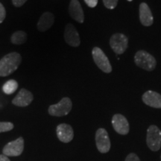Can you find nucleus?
<instances>
[{"label":"nucleus","mask_w":161,"mask_h":161,"mask_svg":"<svg viewBox=\"0 0 161 161\" xmlns=\"http://www.w3.org/2000/svg\"><path fill=\"white\" fill-rule=\"evenodd\" d=\"M0 161H11L7 156L4 154H0Z\"/></svg>","instance_id":"obj_25"},{"label":"nucleus","mask_w":161,"mask_h":161,"mask_svg":"<svg viewBox=\"0 0 161 161\" xmlns=\"http://www.w3.org/2000/svg\"><path fill=\"white\" fill-rule=\"evenodd\" d=\"M103 3L108 9H114L117 5L118 0H103Z\"/></svg>","instance_id":"obj_20"},{"label":"nucleus","mask_w":161,"mask_h":161,"mask_svg":"<svg viewBox=\"0 0 161 161\" xmlns=\"http://www.w3.org/2000/svg\"><path fill=\"white\" fill-rule=\"evenodd\" d=\"M24 150V139L20 136L17 140L9 142L3 149L4 155L7 157H18L21 155Z\"/></svg>","instance_id":"obj_8"},{"label":"nucleus","mask_w":161,"mask_h":161,"mask_svg":"<svg viewBox=\"0 0 161 161\" xmlns=\"http://www.w3.org/2000/svg\"><path fill=\"white\" fill-rule=\"evenodd\" d=\"M22 62L21 55L17 52L8 54L0 60V76L5 77L17 69Z\"/></svg>","instance_id":"obj_1"},{"label":"nucleus","mask_w":161,"mask_h":161,"mask_svg":"<svg viewBox=\"0 0 161 161\" xmlns=\"http://www.w3.org/2000/svg\"><path fill=\"white\" fill-rule=\"evenodd\" d=\"M125 161H140L139 157L134 153H130L126 157L125 160Z\"/></svg>","instance_id":"obj_21"},{"label":"nucleus","mask_w":161,"mask_h":161,"mask_svg":"<svg viewBox=\"0 0 161 161\" xmlns=\"http://www.w3.org/2000/svg\"><path fill=\"white\" fill-rule=\"evenodd\" d=\"M26 1H27V0H12L13 4L14 5V6H16V7H20V6L23 5V4H25Z\"/></svg>","instance_id":"obj_24"},{"label":"nucleus","mask_w":161,"mask_h":161,"mask_svg":"<svg viewBox=\"0 0 161 161\" xmlns=\"http://www.w3.org/2000/svg\"><path fill=\"white\" fill-rule=\"evenodd\" d=\"M140 19L142 25L151 26L154 23L152 11L146 3H142L140 5Z\"/></svg>","instance_id":"obj_15"},{"label":"nucleus","mask_w":161,"mask_h":161,"mask_svg":"<svg viewBox=\"0 0 161 161\" xmlns=\"http://www.w3.org/2000/svg\"><path fill=\"white\" fill-rule=\"evenodd\" d=\"M92 55L94 62L102 72L110 73L112 71V66L110 65L109 60L100 48L94 47L92 49Z\"/></svg>","instance_id":"obj_5"},{"label":"nucleus","mask_w":161,"mask_h":161,"mask_svg":"<svg viewBox=\"0 0 161 161\" xmlns=\"http://www.w3.org/2000/svg\"><path fill=\"white\" fill-rule=\"evenodd\" d=\"M146 143L153 152H158L161 148V130L158 126L150 125L147 130Z\"/></svg>","instance_id":"obj_3"},{"label":"nucleus","mask_w":161,"mask_h":161,"mask_svg":"<svg viewBox=\"0 0 161 161\" xmlns=\"http://www.w3.org/2000/svg\"><path fill=\"white\" fill-rule=\"evenodd\" d=\"M33 99V95L31 92L25 89H21L12 100V104L17 107H27L31 103Z\"/></svg>","instance_id":"obj_12"},{"label":"nucleus","mask_w":161,"mask_h":161,"mask_svg":"<svg viewBox=\"0 0 161 161\" xmlns=\"http://www.w3.org/2000/svg\"><path fill=\"white\" fill-rule=\"evenodd\" d=\"M58 140L64 143L71 142L74 137V131L72 126L68 124L62 123L58 125L56 129Z\"/></svg>","instance_id":"obj_11"},{"label":"nucleus","mask_w":161,"mask_h":161,"mask_svg":"<svg viewBox=\"0 0 161 161\" xmlns=\"http://www.w3.org/2000/svg\"><path fill=\"white\" fill-rule=\"evenodd\" d=\"M18 88V83L15 80H9L4 84L3 86V90L5 94L11 95L14 93Z\"/></svg>","instance_id":"obj_18"},{"label":"nucleus","mask_w":161,"mask_h":161,"mask_svg":"<svg viewBox=\"0 0 161 161\" xmlns=\"http://www.w3.org/2000/svg\"><path fill=\"white\" fill-rule=\"evenodd\" d=\"M96 144L98 152L102 154H105L110 151L111 146L110 137L104 128H98L96 130Z\"/></svg>","instance_id":"obj_6"},{"label":"nucleus","mask_w":161,"mask_h":161,"mask_svg":"<svg viewBox=\"0 0 161 161\" xmlns=\"http://www.w3.org/2000/svg\"><path fill=\"white\" fill-rule=\"evenodd\" d=\"M11 43L15 44V45H21V44L25 43L27 40V35L25 32L23 31H16L11 36Z\"/></svg>","instance_id":"obj_17"},{"label":"nucleus","mask_w":161,"mask_h":161,"mask_svg":"<svg viewBox=\"0 0 161 161\" xmlns=\"http://www.w3.org/2000/svg\"><path fill=\"white\" fill-rule=\"evenodd\" d=\"M110 46L116 54H123L128 46V37L123 34H114L110 39Z\"/></svg>","instance_id":"obj_7"},{"label":"nucleus","mask_w":161,"mask_h":161,"mask_svg":"<svg viewBox=\"0 0 161 161\" xmlns=\"http://www.w3.org/2000/svg\"><path fill=\"white\" fill-rule=\"evenodd\" d=\"M160 159H161V155H160Z\"/></svg>","instance_id":"obj_27"},{"label":"nucleus","mask_w":161,"mask_h":161,"mask_svg":"<svg viewBox=\"0 0 161 161\" xmlns=\"http://www.w3.org/2000/svg\"><path fill=\"white\" fill-rule=\"evenodd\" d=\"M6 16V11L5 8L3 5V4L0 3V23H2L3 22V20L5 19Z\"/></svg>","instance_id":"obj_22"},{"label":"nucleus","mask_w":161,"mask_h":161,"mask_svg":"<svg viewBox=\"0 0 161 161\" xmlns=\"http://www.w3.org/2000/svg\"><path fill=\"white\" fill-rule=\"evenodd\" d=\"M142 98L146 105L154 108H161V95L158 92L148 90L142 95Z\"/></svg>","instance_id":"obj_13"},{"label":"nucleus","mask_w":161,"mask_h":161,"mask_svg":"<svg viewBox=\"0 0 161 161\" xmlns=\"http://www.w3.org/2000/svg\"><path fill=\"white\" fill-rule=\"evenodd\" d=\"M134 62L139 67L147 71H152L155 69L157 61L155 58L144 50H140L135 54Z\"/></svg>","instance_id":"obj_2"},{"label":"nucleus","mask_w":161,"mask_h":161,"mask_svg":"<svg viewBox=\"0 0 161 161\" xmlns=\"http://www.w3.org/2000/svg\"><path fill=\"white\" fill-rule=\"evenodd\" d=\"M128 1H129V2H131V1H133V0H128Z\"/></svg>","instance_id":"obj_26"},{"label":"nucleus","mask_w":161,"mask_h":161,"mask_svg":"<svg viewBox=\"0 0 161 161\" xmlns=\"http://www.w3.org/2000/svg\"><path fill=\"white\" fill-rule=\"evenodd\" d=\"M86 5L90 8H95L97 5L98 0H84Z\"/></svg>","instance_id":"obj_23"},{"label":"nucleus","mask_w":161,"mask_h":161,"mask_svg":"<svg viewBox=\"0 0 161 161\" xmlns=\"http://www.w3.org/2000/svg\"><path fill=\"white\" fill-rule=\"evenodd\" d=\"M72 108V101L69 98H63L58 104H52L49 108V114L53 116H64L69 114Z\"/></svg>","instance_id":"obj_4"},{"label":"nucleus","mask_w":161,"mask_h":161,"mask_svg":"<svg viewBox=\"0 0 161 161\" xmlns=\"http://www.w3.org/2000/svg\"><path fill=\"white\" fill-rule=\"evenodd\" d=\"M112 125L116 133L121 135H126L130 130V126L127 119L122 114H115L112 118Z\"/></svg>","instance_id":"obj_9"},{"label":"nucleus","mask_w":161,"mask_h":161,"mask_svg":"<svg viewBox=\"0 0 161 161\" xmlns=\"http://www.w3.org/2000/svg\"><path fill=\"white\" fill-rule=\"evenodd\" d=\"M55 17L52 13L46 12L42 14L37 23V29L40 31H45L53 25Z\"/></svg>","instance_id":"obj_16"},{"label":"nucleus","mask_w":161,"mask_h":161,"mask_svg":"<svg viewBox=\"0 0 161 161\" xmlns=\"http://www.w3.org/2000/svg\"><path fill=\"white\" fill-rule=\"evenodd\" d=\"M14 124L9 122H0V133L10 131L14 128Z\"/></svg>","instance_id":"obj_19"},{"label":"nucleus","mask_w":161,"mask_h":161,"mask_svg":"<svg viewBox=\"0 0 161 161\" xmlns=\"http://www.w3.org/2000/svg\"><path fill=\"white\" fill-rule=\"evenodd\" d=\"M64 39L69 46L78 47L80 45V40L79 34L72 24L68 23L65 27L64 31Z\"/></svg>","instance_id":"obj_10"},{"label":"nucleus","mask_w":161,"mask_h":161,"mask_svg":"<svg viewBox=\"0 0 161 161\" xmlns=\"http://www.w3.org/2000/svg\"><path fill=\"white\" fill-rule=\"evenodd\" d=\"M70 17L78 23H82L84 21V11L78 0H71L69 6Z\"/></svg>","instance_id":"obj_14"}]
</instances>
